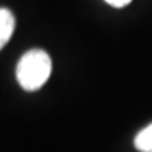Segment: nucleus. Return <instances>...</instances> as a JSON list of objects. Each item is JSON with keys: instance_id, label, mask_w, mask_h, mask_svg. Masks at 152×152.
Returning a JSON list of instances; mask_svg holds the SVG:
<instances>
[{"instance_id": "nucleus-1", "label": "nucleus", "mask_w": 152, "mask_h": 152, "mask_svg": "<svg viewBox=\"0 0 152 152\" xmlns=\"http://www.w3.org/2000/svg\"><path fill=\"white\" fill-rule=\"evenodd\" d=\"M51 71L52 62L49 55L42 49H31L23 55L17 64V82L24 90L34 92L45 85Z\"/></svg>"}, {"instance_id": "nucleus-2", "label": "nucleus", "mask_w": 152, "mask_h": 152, "mask_svg": "<svg viewBox=\"0 0 152 152\" xmlns=\"http://www.w3.org/2000/svg\"><path fill=\"white\" fill-rule=\"evenodd\" d=\"M16 20L9 9H0V49L10 41L14 31Z\"/></svg>"}, {"instance_id": "nucleus-3", "label": "nucleus", "mask_w": 152, "mask_h": 152, "mask_svg": "<svg viewBox=\"0 0 152 152\" xmlns=\"http://www.w3.org/2000/svg\"><path fill=\"white\" fill-rule=\"evenodd\" d=\"M134 147L140 152H152V124L137 134L134 140Z\"/></svg>"}, {"instance_id": "nucleus-4", "label": "nucleus", "mask_w": 152, "mask_h": 152, "mask_svg": "<svg viewBox=\"0 0 152 152\" xmlns=\"http://www.w3.org/2000/svg\"><path fill=\"white\" fill-rule=\"evenodd\" d=\"M106 3H109L110 6H113V7H124L127 6L128 3H131V0H104Z\"/></svg>"}]
</instances>
